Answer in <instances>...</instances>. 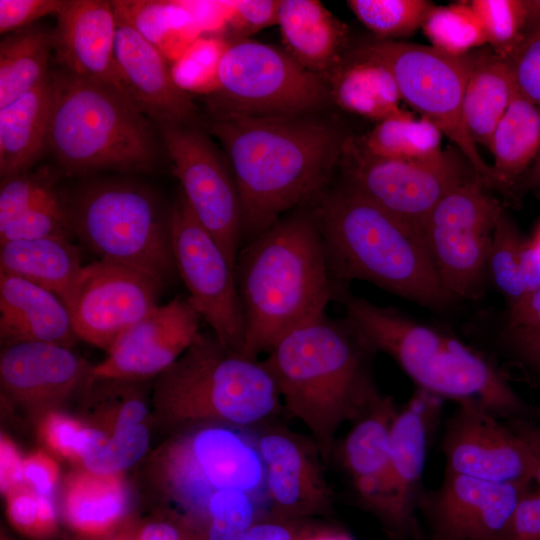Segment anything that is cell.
<instances>
[{
	"instance_id": "7402d4cb",
	"label": "cell",
	"mask_w": 540,
	"mask_h": 540,
	"mask_svg": "<svg viewBox=\"0 0 540 540\" xmlns=\"http://www.w3.org/2000/svg\"><path fill=\"white\" fill-rule=\"evenodd\" d=\"M116 14L115 64L125 94L158 126H198V112L187 90L175 80L156 45L133 25L118 1Z\"/></svg>"
},
{
	"instance_id": "44dd1931",
	"label": "cell",
	"mask_w": 540,
	"mask_h": 540,
	"mask_svg": "<svg viewBox=\"0 0 540 540\" xmlns=\"http://www.w3.org/2000/svg\"><path fill=\"white\" fill-rule=\"evenodd\" d=\"M398 410L393 397L382 394L352 423L338 452L356 503L380 521L390 540H404L389 458L390 431Z\"/></svg>"
},
{
	"instance_id": "f907efd6",
	"label": "cell",
	"mask_w": 540,
	"mask_h": 540,
	"mask_svg": "<svg viewBox=\"0 0 540 540\" xmlns=\"http://www.w3.org/2000/svg\"><path fill=\"white\" fill-rule=\"evenodd\" d=\"M281 0H244L233 5L231 22L243 34L278 24Z\"/></svg>"
},
{
	"instance_id": "30bf717a",
	"label": "cell",
	"mask_w": 540,
	"mask_h": 540,
	"mask_svg": "<svg viewBox=\"0 0 540 540\" xmlns=\"http://www.w3.org/2000/svg\"><path fill=\"white\" fill-rule=\"evenodd\" d=\"M330 98L325 75L286 50L241 39L224 47L208 106L212 118L316 114Z\"/></svg>"
},
{
	"instance_id": "d6986e66",
	"label": "cell",
	"mask_w": 540,
	"mask_h": 540,
	"mask_svg": "<svg viewBox=\"0 0 540 540\" xmlns=\"http://www.w3.org/2000/svg\"><path fill=\"white\" fill-rule=\"evenodd\" d=\"M269 423L261 425L254 443L264 467L270 516L305 520L329 514L333 492L325 479L316 444L311 437Z\"/></svg>"
},
{
	"instance_id": "c3c4849f",
	"label": "cell",
	"mask_w": 540,
	"mask_h": 540,
	"mask_svg": "<svg viewBox=\"0 0 540 540\" xmlns=\"http://www.w3.org/2000/svg\"><path fill=\"white\" fill-rule=\"evenodd\" d=\"M6 515L14 529L34 540H41L38 494L25 483L4 495Z\"/></svg>"
},
{
	"instance_id": "d590c367",
	"label": "cell",
	"mask_w": 540,
	"mask_h": 540,
	"mask_svg": "<svg viewBox=\"0 0 540 540\" xmlns=\"http://www.w3.org/2000/svg\"><path fill=\"white\" fill-rule=\"evenodd\" d=\"M139 381L94 378L83 393L92 413L86 425L111 435L122 429L142 424L148 414Z\"/></svg>"
},
{
	"instance_id": "681fc988",
	"label": "cell",
	"mask_w": 540,
	"mask_h": 540,
	"mask_svg": "<svg viewBox=\"0 0 540 540\" xmlns=\"http://www.w3.org/2000/svg\"><path fill=\"white\" fill-rule=\"evenodd\" d=\"M62 0H0L1 34L18 31L49 14H58Z\"/></svg>"
},
{
	"instance_id": "f6af8a7d",
	"label": "cell",
	"mask_w": 540,
	"mask_h": 540,
	"mask_svg": "<svg viewBox=\"0 0 540 540\" xmlns=\"http://www.w3.org/2000/svg\"><path fill=\"white\" fill-rule=\"evenodd\" d=\"M52 191V185L46 178L27 173L1 180L0 230L17 220Z\"/></svg>"
},
{
	"instance_id": "6125c7cd",
	"label": "cell",
	"mask_w": 540,
	"mask_h": 540,
	"mask_svg": "<svg viewBox=\"0 0 540 540\" xmlns=\"http://www.w3.org/2000/svg\"><path fill=\"white\" fill-rule=\"evenodd\" d=\"M526 36L540 28V0H523Z\"/></svg>"
},
{
	"instance_id": "ffe728a7",
	"label": "cell",
	"mask_w": 540,
	"mask_h": 540,
	"mask_svg": "<svg viewBox=\"0 0 540 540\" xmlns=\"http://www.w3.org/2000/svg\"><path fill=\"white\" fill-rule=\"evenodd\" d=\"M202 318L189 298L158 305L122 333L94 365L97 379L142 381L170 367L200 333Z\"/></svg>"
},
{
	"instance_id": "8fae6325",
	"label": "cell",
	"mask_w": 540,
	"mask_h": 540,
	"mask_svg": "<svg viewBox=\"0 0 540 540\" xmlns=\"http://www.w3.org/2000/svg\"><path fill=\"white\" fill-rule=\"evenodd\" d=\"M480 53L453 56L433 46L374 40L359 46L353 58L376 63L393 77L401 100L446 135L487 186H498L493 167L477 150L463 116L467 82Z\"/></svg>"
},
{
	"instance_id": "7c38bea8",
	"label": "cell",
	"mask_w": 540,
	"mask_h": 540,
	"mask_svg": "<svg viewBox=\"0 0 540 540\" xmlns=\"http://www.w3.org/2000/svg\"><path fill=\"white\" fill-rule=\"evenodd\" d=\"M478 178L446 194L425 221L422 234L446 293L477 298L488 269L492 235L503 213Z\"/></svg>"
},
{
	"instance_id": "680465c9",
	"label": "cell",
	"mask_w": 540,
	"mask_h": 540,
	"mask_svg": "<svg viewBox=\"0 0 540 540\" xmlns=\"http://www.w3.org/2000/svg\"><path fill=\"white\" fill-rule=\"evenodd\" d=\"M519 267L527 295L540 287V255L530 240L522 244Z\"/></svg>"
},
{
	"instance_id": "f1b7e54d",
	"label": "cell",
	"mask_w": 540,
	"mask_h": 540,
	"mask_svg": "<svg viewBox=\"0 0 540 540\" xmlns=\"http://www.w3.org/2000/svg\"><path fill=\"white\" fill-rule=\"evenodd\" d=\"M52 107L49 79L0 108L1 180L26 173L47 148Z\"/></svg>"
},
{
	"instance_id": "8d00e7d4",
	"label": "cell",
	"mask_w": 540,
	"mask_h": 540,
	"mask_svg": "<svg viewBox=\"0 0 540 540\" xmlns=\"http://www.w3.org/2000/svg\"><path fill=\"white\" fill-rule=\"evenodd\" d=\"M357 19L380 40L405 37L422 28L435 4L426 0H349Z\"/></svg>"
},
{
	"instance_id": "d6a6232c",
	"label": "cell",
	"mask_w": 540,
	"mask_h": 540,
	"mask_svg": "<svg viewBox=\"0 0 540 540\" xmlns=\"http://www.w3.org/2000/svg\"><path fill=\"white\" fill-rule=\"evenodd\" d=\"M490 151L498 186H509L540 153V108L517 89L497 125Z\"/></svg>"
},
{
	"instance_id": "83f0119b",
	"label": "cell",
	"mask_w": 540,
	"mask_h": 540,
	"mask_svg": "<svg viewBox=\"0 0 540 540\" xmlns=\"http://www.w3.org/2000/svg\"><path fill=\"white\" fill-rule=\"evenodd\" d=\"M278 25L285 50L304 68L324 75L336 67L344 29L321 2L281 0Z\"/></svg>"
},
{
	"instance_id": "7dc6e473",
	"label": "cell",
	"mask_w": 540,
	"mask_h": 540,
	"mask_svg": "<svg viewBox=\"0 0 540 540\" xmlns=\"http://www.w3.org/2000/svg\"><path fill=\"white\" fill-rule=\"evenodd\" d=\"M133 540H206L189 520L167 509L163 514L133 524Z\"/></svg>"
},
{
	"instance_id": "f5cc1de1",
	"label": "cell",
	"mask_w": 540,
	"mask_h": 540,
	"mask_svg": "<svg viewBox=\"0 0 540 540\" xmlns=\"http://www.w3.org/2000/svg\"><path fill=\"white\" fill-rule=\"evenodd\" d=\"M500 540H540V490L523 497Z\"/></svg>"
},
{
	"instance_id": "f546056e",
	"label": "cell",
	"mask_w": 540,
	"mask_h": 540,
	"mask_svg": "<svg viewBox=\"0 0 540 540\" xmlns=\"http://www.w3.org/2000/svg\"><path fill=\"white\" fill-rule=\"evenodd\" d=\"M83 266L80 250L66 237L0 243V272L39 285L67 299Z\"/></svg>"
},
{
	"instance_id": "91938a15",
	"label": "cell",
	"mask_w": 540,
	"mask_h": 540,
	"mask_svg": "<svg viewBox=\"0 0 540 540\" xmlns=\"http://www.w3.org/2000/svg\"><path fill=\"white\" fill-rule=\"evenodd\" d=\"M506 422L528 445L534 460V481L540 490V426L530 419H514Z\"/></svg>"
},
{
	"instance_id": "4fadbf2b",
	"label": "cell",
	"mask_w": 540,
	"mask_h": 540,
	"mask_svg": "<svg viewBox=\"0 0 540 540\" xmlns=\"http://www.w3.org/2000/svg\"><path fill=\"white\" fill-rule=\"evenodd\" d=\"M457 152L444 151L432 161L391 160L370 156L353 140H346L341 157L343 185L422 232L431 211L446 194L478 178Z\"/></svg>"
},
{
	"instance_id": "ee69618b",
	"label": "cell",
	"mask_w": 540,
	"mask_h": 540,
	"mask_svg": "<svg viewBox=\"0 0 540 540\" xmlns=\"http://www.w3.org/2000/svg\"><path fill=\"white\" fill-rule=\"evenodd\" d=\"M72 233L68 207L55 191L31 207L17 220L0 230V243L48 237H66Z\"/></svg>"
},
{
	"instance_id": "db71d44e",
	"label": "cell",
	"mask_w": 540,
	"mask_h": 540,
	"mask_svg": "<svg viewBox=\"0 0 540 540\" xmlns=\"http://www.w3.org/2000/svg\"><path fill=\"white\" fill-rule=\"evenodd\" d=\"M500 343L518 361L540 372V327L507 326L500 336Z\"/></svg>"
},
{
	"instance_id": "9c48e42d",
	"label": "cell",
	"mask_w": 540,
	"mask_h": 540,
	"mask_svg": "<svg viewBox=\"0 0 540 540\" xmlns=\"http://www.w3.org/2000/svg\"><path fill=\"white\" fill-rule=\"evenodd\" d=\"M67 207L72 233L98 260L139 270L163 284L177 273L169 216L163 217L144 188L99 183Z\"/></svg>"
},
{
	"instance_id": "94428289",
	"label": "cell",
	"mask_w": 540,
	"mask_h": 540,
	"mask_svg": "<svg viewBox=\"0 0 540 540\" xmlns=\"http://www.w3.org/2000/svg\"><path fill=\"white\" fill-rule=\"evenodd\" d=\"M302 540H354L342 529L307 524Z\"/></svg>"
},
{
	"instance_id": "816d5d0a",
	"label": "cell",
	"mask_w": 540,
	"mask_h": 540,
	"mask_svg": "<svg viewBox=\"0 0 540 540\" xmlns=\"http://www.w3.org/2000/svg\"><path fill=\"white\" fill-rule=\"evenodd\" d=\"M59 478V465L48 452L37 450L24 457L23 483L37 494L52 496Z\"/></svg>"
},
{
	"instance_id": "b9f144b4",
	"label": "cell",
	"mask_w": 540,
	"mask_h": 540,
	"mask_svg": "<svg viewBox=\"0 0 540 540\" xmlns=\"http://www.w3.org/2000/svg\"><path fill=\"white\" fill-rule=\"evenodd\" d=\"M148 428L142 423L105 435L82 460V467L99 474H120L147 452Z\"/></svg>"
},
{
	"instance_id": "52a82bcc",
	"label": "cell",
	"mask_w": 540,
	"mask_h": 540,
	"mask_svg": "<svg viewBox=\"0 0 540 540\" xmlns=\"http://www.w3.org/2000/svg\"><path fill=\"white\" fill-rule=\"evenodd\" d=\"M50 81L47 148L67 173L152 171V127L123 91L62 68L50 73Z\"/></svg>"
},
{
	"instance_id": "4316f807",
	"label": "cell",
	"mask_w": 540,
	"mask_h": 540,
	"mask_svg": "<svg viewBox=\"0 0 540 540\" xmlns=\"http://www.w3.org/2000/svg\"><path fill=\"white\" fill-rule=\"evenodd\" d=\"M131 496L123 473L99 474L85 468L64 482L61 516L66 526L86 540H105L127 525Z\"/></svg>"
},
{
	"instance_id": "03108f58",
	"label": "cell",
	"mask_w": 540,
	"mask_h": 540,
	"mask_svg": "<svg viewBox=\"0 0 540 540\" xmlns=\"http://www.w3.org/2000/svg\"><path fill=\"white\" fill-rule=\"evenodd\" d=\"M530 241L540 255V225L537 228L533 238Z\"/></svg>"
},
{
	"instance_id": "5bb4252c",
	"label": "cell",
	"mask_w": 540,
	"mask_h": 540,
	"mask_svg": "<svg viewBox=\"0 0 540 540\" xmlns=\"http://www.w3.org/2000/svg\"><path fill=\"white\" fill-rule=\"evenodd\" d=\"M176 271L188 298L226 348L242 353L244 319L234 267L183 194L169 214Z\"/></svg>"
},
{
	"instance_id": "ab89813d",
	"label": "cell",
	"mask_w": 540,
	"mask_h": 540,
	"mask_svg": "<svg viewBox=\"0 0 540 540\" xmlns=\"http://www.w3.org/2000/svg\"><path fill=\"white\" fill-rule=\"evenodd\" d=\"M36 428L39 438L51 453L80 464L105 435L58 408L42 412Z\"/></svg>"
},
{
	"instance_id": "ba28073f",
	"label": "cell",
	"mask_w": 540,
	"mask_h": 540,
	"mask_svg": "<svg viewBox=\"0 0 540 540\" xmlns=\"http://www.w3.org/2000/svg\"><path fill=\"white\" fill-rule=\"evenodd\" d=\"M147 471L168 509L201 532L206 506L215 493L238 489L254 495L265 487L264 467L254 441L237 428L221 424L171 433L151 454Z\"/></svg>"
},
{
	"instance_id": "6f0895ef",
	"label": "cell",
	"mask_w": 540,
	"mask_h": 540,
	"mask_svg": "<svg viewBox=\"0 0 540 540\" xmlns=\"http://www.w3.org/2000/svg\"><path fill=\"white\" fill-rule=\"evenodd\" d=\"M509 327H540V287L510 306Z\"/></svg>"
},
{
	"instance_id": "6da1fadb",
	"label": "cell",
	"mask_w": 540,
	"mask_h": 540,
	"mask_svg": "<svg viewBox=\"0 0 540 540\" xmlns=\"http://www.w3.org/2000/svg\"><path fill=\"white\" fill-rule=\"evenodd\" d=\"M242 206L243 243L328 189L346 139L316 114L212 118Z\"/></svg>"
},
{
	"instance_id": "e0dca14e",
	"label": "cell",
	"mask_w": 540,
	"mask_h": 540,
	"mask_svg": "<svg viewBox=\"0 0 540 540\" xmlns=\"http://www.w3.org/2000/svg\"><path fill=\"white\" fill-rule=\"evenodd\" d=\"M530 485L498 483L445 469L423 490L417 515L430 540H500Z\"/></svg>"
},
{
	"instance_id": "2e32d148",
	"label": "cell",
	"mask_w": 540,
	"mask_h": 540,
	"mask_svg": "<svg viewBox=\"0 0 540 540\" xmlns=\"http://www.w3.org/2000/svg\"><path fill=\"white\" fill-rule=\"evenodd\" d=\"M164 285L139 270L98 260L83 266L64 303L78 339L107 351L159 305Z\"/></svg>"
},
{
	"instance_id": "277c9868",
	"label": "cell",
	"mask_w": 540,
	"mask_h": 540,
	"mask_svg": "<svg viewBox=\"0 0 540 540\" xmlns=\"http://www.w3.org/2000/svg\"><path fill=\"white\" fill-rule=\"evenodd\" d=\"M309 207L337 287L363 280L430 309L453 300L411 224L345 185L326 189Z\"/></svg>"
},
{
	"instance_id": "e575fe53",
	"label": "cell",
	"mask_w": 540,
	"mask_h": 540,
	"mask_svg": "<svg viewBox=\"0 0 540 540\" xmlns=\"http://www.w3.org/2000/svg\"><path fill=\"white\" fill-rule=\"evenodd\" d=\"M442 135L427 119H414L407 112L378 122L368 134L353 141L361 151L376 158L432 161L444 154Z\"/></svg>"
},
{
	"instance_id": "e7e4bbea",
	"label": "cell",
	"mask_w": 540,
	"mask_h": 540,
	"mask_svg": "<svg viewBox=\"0 0 540 540\" xmlns=\"http://www.w3.org/2000/svg\"><path fill=\"white\" fill-rule=\"evenodd\" d=\"M532 181L540 185V153L538 154L537 160L532 170Z\"/></svg>"
},
{
	"instance_id": "484cf974",
	"label": "cell",
	"mask_w": 540,
	"mask_h": 540,
	"mask_svg": "<svg viewBox=\"0 0 540 540\" xmlns=\"http://www.w3.org/2000/svg\"><path fill=\"white\" fill-rule=\"evenodd\" d=\"M0 337L5 345L44 342L69 347L78 339L67 306L53 292L0 272Z\"/></svg>"
},
{
	"instance_id": "4dcf8cb0",
	"label": "cell",
	"mask_w": 540,
	"mask_h": 540,
	"mask_svg": "<svg viewBox=\"0 0 540 540\" xmlns=\"http://www.w3.org/2000/svg\"><path fill=\"white\" fill-rule=\"evenodd\" d=\"M516 90L510 64L493 53H480L466 85L463 116L474 143L490 150L492 137Z\"/></svg>"
},
{
	"instance_id": "003e7915",
	"label": "cell",
	"mask_w": 540,
	"mask_h": 540,
	"mask_svg": "<svg viewBox=\"0 0 540 540\" xmlns=\"http://www.w3.org/2000/svg\"><path fill=\"white\" fill-rule=\"evenodd\" d=\"M416 540H430L424 530L419 534V536L416 538Z\"/></svg>"
},
{
	"instance_id": "836d02e7",
	"label": "cell",
	"mask_w": 540,
	"mask_h": 540,
	"mask_svg": "<svg viewBox=\"0 0 540 540\" xmlns=\"http://www.w3.org/2000/svg\"><path fill=\"white\" fill-rule=\"evenodd\" d=\"M52 32L26 27L0 42V108L49 79Z\"/></svg>"
},
{
	"instance_id": "d4e9b609",
	"label": "cell",
	"mask_w": 540,
	"mask_h": 540,
	"mask_svg": "<svg viewBox=\"0 0 540 540\" xmlns=\"http://www.w3.org/2000/svg\"><path fill=\"white\" fill-rule=\"evenodd\" d=\"M56 16L53 51L61 68L124 92L115 64L117 21L113 2L65 1Z\"/></svg>"
},
{
	"instance_id": "1f68e13d",
	"label": "cell",
	"mask_w": 540,
	"mask_h": 540,
	"mask_svg": "<svg viewBox=\"0 0 540 540\" xmlns=\"http://www.w3.org/2000/svg\"><path fill=\"white\" fill-rule=\"evenodd\" d=\"M330 97L342 109L381 122L407 113L391 74L382 66L352 58L328 80Z\"/></svg>"
},
{
	"instance_id": "74e56055",
	"label": "cell",
	"mask_w": 540,
	"mask_h": 540,
	"mask_svg": "<svg viewBox=\"0 0 540 540\" xmlns=\"http://www.w3.org/2000/svg\"><path fill=\"white\" fill-rule=\"evenodd\" d=\"M422 28L431 46L453 56L465 55L486 44L469 1L447 6L435 5Z\"/></svg>"
},
{
	"instance_id": "5b68a950",
	"label": "cell",
	"mask_w": 540,
	"mask_h": 540,
	"mask_svg": "<svg viewBox=\"0 0 540 540\" xmlns=\"http://www.w3.org/2000/svg\"><path fill=\"white\" fill-rule=\"evenodd\" d=\"M344 318L376 353L390 356L425 390L454 402L474 400L498 418L531 419L529 408L489 359L460 340L399 311L338 288Z\"/></svg>"
},
{
	"instance_id": "9a60e30c",
	"label": "cell",
	"mask_w": 540,
	"mask_h": 540,
	"mask_svg": "<svg viewBox=\"0 0 540 540\" xmlns=\"http://www.w3.org/2000/svg\"><path fill=\"white\" fill-rule=\"evenodd\" d=\"M158 128L183 196L234 267L243 242V215L230 168L199 126Z\"/></svg>"
},
{
	"instance_id": "7bdbcfd3",
	"label": "cell",
	"mask_w": 540,
	"mask_h": 540,
	"mask_svg": "<svg viewBox=\"0 0 540 540\" xmlns=\"http://www.w3.org/2000/svg\"><path fill=\"white\" fill-rule=\"evenodd\" d=\"M523 242L516 228L502 213L493 231L488 269L511 305L526 295L519 267Z\"/></svg>"
},
{
	"instance_id": "bcb514c9",
	"label": "cell",
	"mask_w": 540,
	"mask_h": 540,
	"mask_svg": "<svg viewBox=\"0 0 540 540\" xmlns=\"http://www.w3.org/2000/svg\"><path fill=\"white\" fill-rule=\"evenodd\" d=\"M517 91L540 108V28L508 59Z\"/></svg>"
},
{
	"instance_id": "60d3db41",
	"label": "cell",
	"mask_w": 540,
	"mask_h": 540,
	"mask_svg": "<svg viewBox=\"0 0 540 540\" xmlns=\"http://www.w3.org/2000/svg\"><path fill=\"white\" fill-rule=\"evenodd\" d=\"M257 520L253 495L226 489L209 499L202 532L206 540H239Z\"/></svg>"
},
{
	"instance_id": "f35d334b",
	"label": "cell",
	"mask_w": 540,
	"mask_h": 540,
	"mask_svg": "<svg viewBox=\"0 0 540 540\" xmlns=\"http://www.w3.org/2000/svg\"><path fill=\"white\" fill-rule=\"evenodd\" d=\"M469 4L486 43L508 60L526 38L523 0H472Z\"/></svg>"
},
{
	"instance_id": "3957f363",
	"label": "cell",
	"mask_w": 540,
	"mask_h": 540,
	"mask_svg": "<svg viewBox=\"0 0 540 540\" xmlns=\"http://www.w3.org/2000/svg\"><path fill=\"white\" fill-rule=\"evenodd\" d=\"M374 355L345 318L325 315L289 332L262 360L283 411L304 424L324 464L333 460L339 428L382 395L372 372Z\"/></svg>"
},
{
	"instance_id": "8992f818",
	"label": "cell",
	"mask_w": 540,
	"mask_h": 540,
	"mask_svg": "<svg viewBox=\"0 0 540 540\" xmlns=\"http://www.w3.org/2000/svg\"><path fill=\"white\" fill-rule=\"evenodd\" d=\"M152 404L157 422L170 434L203 424L261 426L283 411L263 361L226 348L212 332L201 331L156 377Z\"/></svg>"
},
{
	"instance_id": "cb8c5ba5",
	"label": "cell",
	"mask_w": 540,
	"mask_h": 540,
	"mask_svg": "<svg viewBox=\"0 0 540 540\" xmlns=\"http://www.w3.org/2000/svg\"><path fill=\"white\" fill-rule=\"evenodd\" d=\"M442 415V398L419 389L400 408L390 431L389 458L394 504L404 540L422 529L417 515L427 448Z\"/></svg>"
},
{
	"instance_id": "be15d7a7",
	"label": "cell",
	"mask_w": 540,
	"mask_h": 540,
	"mask_svg": "<svg viewBox=\"0 0 540 540\" xmlns=\"http://www.w3.org/2000/svg\"><path fill=\"white\" fill-rule=\"evenodd\" d=\"M105 540H133V524L127 525L120 532Z\"/></svg>"
},
{
	"instance_id": "11a10c76",
	"label": "cell",
	"mask_w": 540,
	"mask_h": 540,
	"mask_svg": "<svg viewBox=\"0 0 540 540\" xmlns=\"http://www.w3.org/2000/svg\"><path fill=\"white\" fill-rule=\"evenodd\" d=\"M270 516L257 520L239 540H302L307 524Z\"/></svg>"
},
{
	"instance_id": "7a4b0ae2",
	"label": "cell",
	"mask_w": 540,
	"mask_h": 540,
	"mask_svg": "<svg viewBox=\"0 0 540 540\" xmlns=\"http://www.w3.org/2000/svg\"><path fill=\"white\" fill-rule=\"evenodd\" d=\"M234 275L244 319L242 354L254 359L292 330L325 316L338 288L309 206L243 243Z\"/></svg>"
},
{
	"instance_id": "9f6ffc18",
	"label": "cell",
	"mask_w": 540,
	"mask_h": 540,
	"mask_svg": "<svg viewBox=\"0 0 540 540\" xmlns=\"http://www.w3.org/2000/svg\"><path fill=\"white\" fill-rule=\"evenodd\" d=\"M23 461L17 446L4 433L0 438V489L4 496L23 483Z\"/></svg>"
},
{
	"instance_id": "603a6c76",
	"label": "cell",
	"mask_w": 540,
	"mask_h": 540,
	"mask_svg": "<svg viewBox=\"0 0 540 540\" xmlns=\"http://www.w3.org/2000/svg\"><path fill=\"white\" fill-rule=\"evenodd\" d=\"M93 368L66 346L7 344L0 357L1 388L5 397L41 414L82 395L94 380Z\"/></svg>"
},
{
	"instance_id": "ac0fdd59",
	"label": "cell",
	"mask_w": 540,
	"mask_h": 540,
	"mask_svg": "<svg viewBox=\"0 0 540 540\" xmlns=\"http://www.w3.org/2000/svg\"><path fill=\"white\" fill-rule=\"evenodd\" d=\"M455 403L440 444L446 470L486 481L531 485L534 460L526 442L478 402Z\"/></svg>"
}]
</instances>
